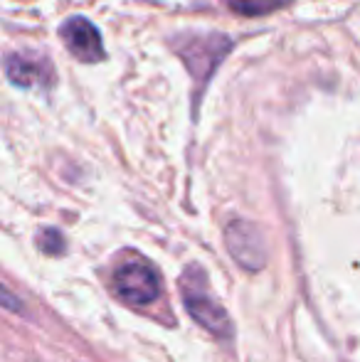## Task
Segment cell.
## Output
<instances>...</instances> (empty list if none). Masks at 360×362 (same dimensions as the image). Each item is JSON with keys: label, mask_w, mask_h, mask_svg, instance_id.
<instances>
[{"label": "cell", "mask_w": 360, "mask_h": 362, "mask_svg": "<svg viewBox=\"0 0 360 362\" xmlns=\"http://www.w3.org/2000/svg\"><path fill=\"white\" fill-rule=\"evenodd\" d=\"M175 47V52L180 54V59L185 62V67L190 69L192 79L197 84V91L205 89V84L212 79L215 69L222 64V59L227 57V52L232 49V40L225 37L222 33H190V35H178L170 40Z\"/></svg>", "instance_id": "cell-1"}, {"label": "cell", "mask_w": 360, "mask_h": 362, "mask_svg": "<svg viewBox=\"0 0 360 362\" xmlns=\"http://www.w3.org/2000/svg\"><path fill=\"white\" fill-rule=\"evenodd\" d=\"M182 303H185V310L190 313V318L195 320L197 325L207 330L215 338H232V320L230 313L225 310V305L217 303L210 293H207L205 286V276L197 281V279H190V272L182 276Z\"/></svg>", "instance_id": "cell-2"}, {"label": "cell", "mask_w": 360, "mask_h": 362, "mask_svg": "<svg viewBox=\"0 0 360 362\" xmlns=\"http://www.w3.org/2000/svg\"><path fill=\"white\" fill-rule=\"evenodd\" d=\"M225 247L245 272H262L267 264V244L262 232L247 219H232L225 227Z\"/></svg>", "instance_id": "cell-3"}, {"label": "cell", "mask_w": 360, "mask_h": 362, "mask_svg": "<svg viewBox=\"0 0 360 362\" xmlns=\"http://www.w3.org/2000/svg\"><path fill=\"white\" fill-rule=\"evenodd\" d=\"M114 288L124 300L136 305L153 303L161 293V276L149 262H129L116 272Z\"/></svg>", "instance_id": "cell-4"}, {"label": "cell", "mask_w": 360, "mask_h": 362, "mask_svg": "<svg viewBox=\"0 0 360 362\" xmlns=\"http://www.w3.org/2000/svg\"><path fill=\"white\" fill-rule=\"evenodd\" d=\"M5 76L20 89H52L54 67L42 52H10L5 54Z\"/></svg>", "instance_id": "cell-5"}, {"label": "cell", "mask_w": 360, "mask_h": 362, "mask_svg": "<svg viewBox=\"0 0 360 362\" xmlns=\"http://www.w3.org/2000/svg\"><path fill=\"white\" fill-rule=\"evenodd\" d=\"M59 37H62L64 47L79 59V62L94 64L104 59V42H101V33L96 25L87 20L84 15H72L59 25Z\"/></svg>", "instance_id": "cell-6"}, {"label": "cell", "mask_w": 360, "mask_h": 362, "mask_svg": "<svg viewBox=\"0 0 360 362\" xmlns=\"http://www.w3.org/2000/svg\"><path fill=\"white\" fill-rule=\"evenodd\" d=\"M291 0H227L235 13L245 15V18H257V15H269L274 10L284 8L289 5Z\"/></svg>", "instance_id": "cell-7"}, {"label": "cell", "mask_w": 360, "mask_h": 362, "mask_svg": "<svg viewBox=\"0 0 360 362\" xmlns=\"http://www.w3.org/2000/svg\"><path fill=\"white\" fill-rule=\"evenodd\" d=\"M37 247L42 249L50 257H57V254L64 252V237L57 232V229H42L37 234Z\"/></svg>", "instance_id": "cell-8"}, {"label": "cell", "mask_w": 360, "mask_h": 362, "mask_svg": "<svg viewBox=\"0 0 360 362\" xmlns=\"http://www.w3.org/2000/svg\"><path fill=\"white\" fill-rule=\"evenodd\" d=\"M3 305H5V308H13V310H20V305L18 303H15V300H18V298H15V296L13 293H10V291L8 288H3Z\"/></svg>", "instance_id": "cell-9"}]
</instances>
